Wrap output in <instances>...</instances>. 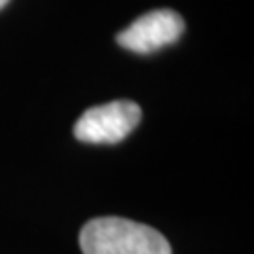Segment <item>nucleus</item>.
<instances>
[{
	"label": "nucleus",
	"mask_w": 254,
	"mask_h": 254,
	"mask_svg": "<svg viewBox=\"0 0 254 254\" xmlns=\"http://www.w3.org/2000/svg\"><path fill=\"white\" fill-rule=\"evenodd\" d=\"M142 121V108L131 100L93 106L74 123V138L85 144H119Z\"/></svg>",
	"instance_id": "obj_2"
},
{
	"label": "nucleus",
	"mask_w": 254,
	"mask_h": 254,
	"mask_svg": "<svg viewBox=\"0 0 254 254\" xmlns=\"http://www.w3.org/2000/svg\"><path fill=\"white\" fill-rule=\"evenodd\" d=\"M78 244L83 254H172L170 242L157 229L121 216L85 222Z\"/></svg>",
	"instance_id": "obj_1"
},
{
	"label": "nucleus",
	"mask_w": 254,
	"mask_h": 254,
	"mask_svg": "<svg viewBox=\"0 0 254 254\" xmlns=\"http://www.w3.org/2000/svg\"><path fill=\"white\" fill-rule=\"evenodd\" d=\"M9 2H11V0H0V11H2V9H4V6H6V4H9Z\"/></svg>",
	"instance_id": "obj_4"
},
{
	"label": "nucleus",
	"mask_w": 254,
	"mask_h": 254,
	"mask_svg": "<svg viewBox=\"0 0 254 254\" xmlns=\"http://www.w3.org/2000/svg\"><path fill=\"white\" fill-rule=\"evenodd\" d=\"M185 32V19L172 9H157L129 23L117 34V45L131 53L148 55L163 47H170Z\"/></svg>",
	"instance_id": "obj_3"
}]
</instances>
